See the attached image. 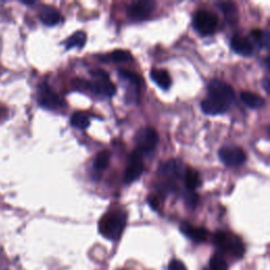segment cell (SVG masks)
Returning <instances> with one entry per match:
<instances>
[{
	"mask_svg": "<svg viewBox=\"0 0 270 270\" xmlns=\"http://www.w3.org/2000/svg\"><path fill=\"white\" fill-rule=\"evenodd\" d=\"M90 73H91V76L94 78L93 81L78 79L76 81L78 84H74V86L78 87V89H88L97 95L111 97L115 94L116 87L110 80L109 74L106 71L95 69Z\"/></svg>",
	"mask_w": 270,
	"mask_h": 270,
	"instance_id": "6da1fadb",
	"label": "cell"
},
{
	"mask_svg": "<svg viewBox=\"0 0 270 270\" xmlns=\"http://www.w3.org/2000/svg\"><path fill=\"white\" fill-rule=\"evenodd\" d=\"M127 223V215L123 211H112L101 217L99 224L101 234L112 241L122 236Z\"/></svg>",
	"mask_w": 270,
	"mask_h": 270,
	"instance_id": "7a4b0ae2",
	"label": "cell"
},
{
	"mask_svg": "<svg viewBox=\"0 0 270 270\" xmlns=\"http://www.w3.org/2000/svg\"><path fill=\"white\" fill-rule=\"evenodd\" d=\"M213 242L221 249L230 252L236 258H241L244 254V245L241 239L236 236L226 234V232L223 231H217L213 236Z\"/></svg>",
	"mask_w": 270,
	"mask_h": 270,
	"instance_id": "3957f363",
	"label": "cell"
},
{
	"mask_svg": "<svg viewBox=\"0 0 270 270\" xmlns=\"http://www.w3.org/2000/svg\"><path fill=\"white\" fill-rule=\"evenodd\" d=\"M193 26L197 31L202 35L208 36L214 33L217 28V19L215 15L205 10L196 13L193 18Z\"/></svg>",
	"mask_w": 270,
	"mask_h": 270,
	"instance_id": "277c9868",
	"label": "cell"
},
{
	"mask_svg": "<svg viewBox=\"0 0 270 270\" xmlns=\"http://www.w3.org/2000/svg\"><path fill=\"white\" fill-rule=\"evenodd\" d=\"M156 3L152 0H139L127 7V16L133 21L148 19L155 10Z\"/></svg>",
	"mask_w": 270,
	"mask_h": 270,
	"instance_id": "5b68a950",
	"label": "cell"
},
{
	"mask_svg": "<svg viewBox=\"0 0 270 270\" xmlns=\"http://www.w3.org/2000/svg\"><path fill=\"white\" fill-rule=\"evenodd\" d=\"M135 142L137 144V150L141 153L151 152L159 142V134L153 128L145 127L135 135Z\"/></svg>",
	"mask_w": 270,
	"mask_h": 270,
	"instance_id": "8992f818",
	"label": "cell"
},
{
	"mask_svg": "<svg viewBox=\"0 0 270 270\" xmlns=\"http://www.w3.org/2000/svg\"><path fill=\"white\" fill-rule=\"evenodd\" d=\"M208 92L210 96H213L215 99L228 104L234 101L236 97L235 90L232 89V87L220 79H213L210 81L208 86Z\"/></svg>",
	"mask_w": 270,
	"mask_h": 270,
	"instance_id": "52a82bcc",
	"label": "cell"
},
{
	"mask_svg": "<svg viewBox=\"0 0 270 270\" xmlns=\"http://www.w3.org/2000/svg\"><path fill=\"white\" fill-rule=\"evenodd\" d=\"M39 106L42 108H47L50 110H55L62 108L65 101L61 96L56 94L48 85L43 84L39 88L38 97H37Z\"/></svg>",
	"mask_w": 270,
	"mask_h": 270,
	"instance_id": "ba28073f",
	"label": "cell"
},
{
	"mask_svg": "<svg viewBox=\"0 0 270 270\" xmlns=\"http://www.w3.org/2000/svg\"><path fill=\"white\" fill-rule=\"evenodd\" d=\"M221 161L228 167H237L243 165L246 161L244 150L236 146L224 147L219 151Z\"/></svg>",
	"mask_w": 270,
	"mask_h": 270,
	"instance_id": "9c48e42d",
	"label": "cell"
},
{
	"mask_svg": "<svg viewBox=\"0 0 270 270\" xmlns=\"http://www.w3.org/2000/svg\"><path fill=\"white\" fill-rule=\"evenodd\" d=\"M141 152L136 149L130 156L129 165L124 173V181L126 184H130L136 181L144 172V162H142Z\"/></svg>",
	"mask_w": 270,
	"mask_h": 270,
	"instance_id": "30bf717a",
	"label": "cell"
},
{
	"mask_svg": "<svg viewBox=\"0 0 270 270\" xmlns=\"http://www.w3.org/2000/svg\"><path fill=\"white\" fill-rule=\"evenodd\" d=\"M202 111L204 112L205 114L208 115H219L223 114L228 110L229 104L224 102L220 100L215 99L213 96H208L207 99L202 101Z\"/></svg>",
	"mask_w": 270,
	"mask_h": 270,
	"instance_id": "8fae6325",
	"label": "cell"
},
{
	"mask_svg": "<svg viewBox=\"0 0 270 270\" xmlns=\"http://www.w3.org/2000/svg\"><path fill=\"white\" fill-rule=\"evenodd\" d=\"M186 171L184 169V165L178 160H170L164 163L160 167V174L170 178H178L183 174L185 175Z\"/></svg>",
	"mask_w": 270,
	"mask_h": 270,
	"instance_id": "7c38bea8",
	"label": "cell"
},
{
	"mask_svg": "<svg viewBox=\"0 0 270 270\" xmlns=\"http://www.w3.org/2000/svg\"><path fill=\"white\" fill-rule=\"evenodd\" d=\"M230 44L232 50L242 56H250L253 53L252 43L243 36H235L231 39Z\"/></svg>",
	"mask_w": 270,
	"mask_h": 270,
	"instance_id": "4fadbf2b",
	"label": "cell"
},
{
	"mask_svg": "<svg viewBox=\"0 0 270 270\" xmlns=\"http://www.w3.org/2000/svg\"><path fill=\"white\" fill-rule=\"evenodd\" d=\"M39 19L43 25L53 27L62 21V15L52 6H43L39 12Z\"/></svg>",
	"mask_w": 270,
	"mask_h": 270,
	"instance_id": "5bb4252c",
	"label": "cell"
},
{
	"mask_svg": "<svg viewBox=\"0 0 270 270\" xmlns=\"http://www.w3.org/2000/svg\"><path fill=\"white\" fill-rule=\"evenodd\" d=\"M181 230L185 236L196 242H204L207 239L208 231L202 227H193L191 225L184 223L181 226Z\"/></svg>",
	"mask_w": 270,
	"mask_h": 270,
	"instance_id": "9a60e30c",
	"label": "cell"
},
{
	"mask_svg": "<svg viewBox=\"0 0 270 270\" xmlns=\"http://www.w3.org/2000/svg\"><path fill=\"white\" fill-rule=\"evenodd\" d=\"M101 61L103 62H111V63H117V64H123V63H129L132 61V54L129 51L127 50H115L111 53L100 56L99 57Z\"/></svg>",
	"mask_w": 270,
	"mask_h": 270,
	"instance_id": "2e32d148",
	"label": "cell"
},
{
	"mask_svg": "<svg viewBox=\"0 0 270 270\" xmlns=\"http://www.w3.org/2000/svg\"><path fill=\"white\" fill-rule=\"evenodd\" d=\"M150 76H151V79L157 86L164 90H167L171 87L172 80L167 71L162 70V69H153L151 72H150Z\"/></svg>",
	"mask_w": 270,
	"mask_h": 270,
	"instance_id": "e0dca14e",
	"label": "cell"
},
{
	"mask_svg": "<svg viewBox=\"0 0 270 270\" xmlns=\"http://www.w3.org/2000/svg\"><path fill=\"white\" fill-rule=\"evenodd\" d=\"M241 100L246 106H248L251 109H259L263 107L265 103L263 97L251 92H242Z\"/></svg>",
	"mask_w": 270,
	"mask_h": 270,
	"instance_id": "ac0fdd59",
	"label": "cell"
},
{
	"mask_svg": "<svg viewBox=\"0 0 270 270\" xmlns=\"http://www.w3.org/2000/svg\"><path fill=\"white\" fill-rule=\"evenodd\" d=\"M71 125L74 128L85 130L90 126V118L85 112H76L71 116Z\"/></svg>",
	"mask_w": 270,
	"mask_h": 270,
	"instance_id": "d6986e66",
	"label": "cell"
},
{
	"mask_svg": "<svg viewBox=\"0 0 270 270\" xmlns=\"http://www.w3.org/2000/svg\"><path fill=\"white\" fill-rule=\"evenodd\" d=\"M87 41V35L85 32H76L66 41V48L69 50L72 48H82Z\"/></svg>",
	"mask_w": 270,
	"mask_h": 270,
	"instance_id": "ffe728a7",
	"label": "cell"
},
{
	"mask_svg": "<svg viewBox=\"0 0 270 270\" xmlns=\"http://www.w3.org/2000/svg\"><path fill=\"white\" fill-rule=\"evenodd\" d=\"M200 175L196 170L188 169L185 173V184L187 189L189 191H194V189H197L199 185H200Z\"/></svg>",
	"mask_w": 270,
	"mask_h": 270,
	"instance_id": "44dd1931",
	"label": "cell"
},
{
	"mask_svg": "<svg viewBox=\"0 0 270 270\" xmlns=\"http://www.w3.org/2000/svg\"><path fill=\"white\" fill-rule=\"evenodd\" d=\"M110 160H111V153L107 151V150H103V151L99 153V155L95 157V161L93 163L94 169L97 171H102L104 169H107L109 167Z\"/></svg>",
	"mask_w": 270,
	"mask_h": 270,
	"instance_id": "7402d4cb",
	"label": "cell"
},
{
	"mask_svg": "<svg viewBox=\"0 0 270 270\" xmlns=\"http://www.w3.org/2000/svg\"><path fill=\"white\" fill-rule=\"evenodd\" d=\"M251 36L253 39L260 43V46L270 49V33L262 30H253L251 31Z\"/></svg>",
	"mask_w": 270,
	"mask_h": 270,
	"instance_id": "603a6c76",
	"label": "cell"
},
{
	"mask_svg": "<svg viewBox=\"0 0 270 270\" xmlns=\"http://www.w3.org/2000/svg\"><path fill=\"white\" fill-rule=\"evenodd\" d=\"M210 270H228L227 262L220 254H214L209 262Z\"/></svg>",
	"mask_w": 270,
	"mask_h": 270,
	"instance_id": "cb8c5ba5",
	"label": "cell"
},
{
	"mask_svg": "<svg viewBox=\"0 0 270 270\" xmlns=\"http://www.w3.org/2000/svg\"><path fill=\"white\" fill-rule=\"evenodd\" d=\"M118 75H119V77L123 78L124 80H127L128 82H130V84L133 85L134 87H138L139 86L140 78H139V76L136 73L128 71V70H119Z\"/></svg>",
	"mask_w": 270,
	"mask_h": 270,
	"instance_id": "d4e9b609",
	"label": "cell"
},
{
	"mask_svg": "<svg viewBox=\"0 0 270 270\" xmlns=\"http://www.w3.org/2000/svg\"><path fill=\"white\" fill-rule=\"evenodd\" d=\"M219 9L226 15V16H231V15H235L236 13V5L234 2L230 1H221L217 3Z\"/></svg>",
	"mask_w": 270,
	"mask_h": 270,
	"instance_id": "484cf974",
	"label": "cell"
},
{
	"mask_svg": "<svg viewBox=\"0 0 270 270\" xmlns=\"http://www.w3.org/2000/svg\"><path fill=\"white\" fill-rule=\"evenodd\" d=\"M185 201H186L187 206L191 209H194L199 202V197L194 191H188V193H187L185 197Z\"/></svg>",
	"mask_w": 270,
	"mask_h": 270,
	"instance_id": "4316f807",
	"label": "cell"
},
{
	"mask_svg": "<svg viewBox=\"0 0 270 270\" xmlns=\"http://www.w3.org/2000/svg\"><path fill=\"white\" fill-rule=\"evenodd\" d=\"M168 270H187V269L183 262L178 260H172L169 263Z\"/></svg>",
	"mask_w": 270,
	"mask_h": 270,
	"instance_id": "83f0119b",
	"label": "cell"
},
{
	"mask_svg": "<svg viewBox=\"0 0 270 270\" xmlns=\"http://www.w3.org/2000/svg\"><path fill=\"white\" fill-rule=\"evenodd\" d=\"M148 202H149V205L151 206L152 209L156 210L157 208H159V200H157L155 197H150Z\"/></svg>",
	"mask_w": 270,
	"mask_h": 270,
	"instance_id": "f1b7e54d",
	"label": "cell"
},
{
	"mask_svg": "<svg viewBox=\"0 0 270 270\" xmlns=\"http://www.w3.org/2000/svg\"><path fill=\"white\" fill-rule=\"evenodd\" d=\"M262 86H263V88L268 93H270V79L264 78L263 80H262Z\"/></svg>",
	"mask_w": 270,
	"mask_h": 270,
	"instance_id": "f546056e",
	"label": "cell"
},
{
	"mask_svg": "<svg viewBox=\"0 0 270 270\" xmlns=\"http://www.w3.org/2000/svg\"><path fill=\"white\" fill-rule=\"evenodd\" d=\"M266 65H267V67L269 68V70H270V55L266 58Z\"/></svg>",
	"mask_w": 270,
	"mask_h": 270,
	"instance_id": "4dcf8cb0",
	"label": "cell"
},
{
	"mask_svg": "<svg viewBox=\"0 0 270 270\" xmlns=\"http://www.w3.org/2000/svg\"><path fill=\"white\" fill-rule=\"evenodd\" d=\"M22 3H25V4H27V5H32V4H34L35 2H33V1H29V2H27V1H24V2H22Z\"/></svg>",
	"mask_w": 270,
	"mask_h": 270,
	"instance_id": "1f68e13d",
	"label": "cell"
},
{
	"mask_svg": "<svg viewBox=\"0 0 270 270\" xmlns=\"http://www.w3.org/2000/svg\"><path fill=\"white\" fill-rule=\"evenodd\" d=\"M205 270H206V269H205Z\"/></svg>",
	"mask_w": 270,
	"mask_h": 270,
	"instance_id": "d6a6232c",
	"label": "cell"
}]
</instances>
